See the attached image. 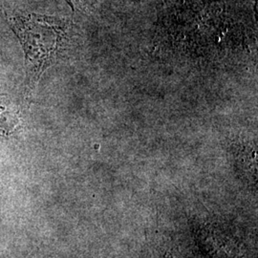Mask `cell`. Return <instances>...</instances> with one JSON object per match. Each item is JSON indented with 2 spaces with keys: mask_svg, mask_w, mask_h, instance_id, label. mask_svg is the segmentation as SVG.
Wrapping results in <instances>:
<instances>
[{
  "mask_svg": "<svg viewBox=\"0 0 258 258\" xmlns=\"http://www.w3.org/2000/svg\"><path fill=\"white\" fill-rule=\"evenodd\" d=\"M9 23L23 48L30 82H37L62 47L64 25L35 14L16 15Z\"/></svg>",
  "mask_w": 258,
  "mask_h": 258,
  "instance_id": "obj_1",
  "label": "cell"
},
{
  "mask_svg": "<svg viewBox=\"0 0 258 258\" xmlns=\"http://www.w3.org/2000/svg\"><path fill=\"white\" fill-rule=\"evenodd\" d=\"M21 124L18 105L7 95H0V136L14 134Z\"/></svg>",
  "mask_w": 258,
  "mask_h": 258,
  "instance_id": "obj_2",
  "label": "cell"
}]
</instances>
